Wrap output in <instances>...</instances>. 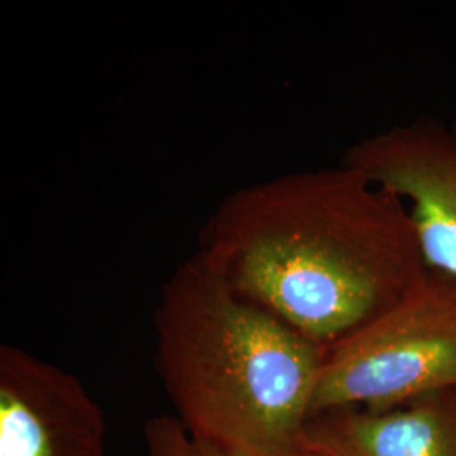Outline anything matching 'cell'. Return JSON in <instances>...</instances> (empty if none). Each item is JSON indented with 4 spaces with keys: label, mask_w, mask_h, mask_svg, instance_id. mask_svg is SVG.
Instances as JSON below:
<instances>
[{
    "label": "cell",
    "mask_w": 456,
    "mask_h": 456,
    "mask_svg": "<svg viewBox=\"0 0 456 456\" xmlns=\"http://www.w3.org/2000/svg\"><path fill=\"white\" fill-rule=\"evenodd\" d=\"M198 250L242 297L326 350L429 271L408 203L343 163L232 191Z\"/></svg>",
    "instance_id": "cell-1"
},
{
    "label": "cell",
    "mask_w": 456,
    "mask_h": 456,
    "mask_svg": "<svg viewBox=\"0 0 456 456\" xmlns=\"http://www.w3.org/2000/svg\"><path fill=\"white\" fill-rule=\"evenodd\" d=\"M154 363L193 436L247 456H306L326 348L237 293L200 250L166 279Z\"/></svg>",
    "instance_id": "cell-2"
},
{
    "label": "cell",
    "mask_w": 456,
    "mask_h": 456,
    "mask_svg": "<svg viewBox=\"0 0 456 456\" xmlns=\"http://www.w3.org/2000/svg\"><path fill=\"white\" fill-rule=\"evenodd\" d=\"M444 389H456V276L429 269L387 310L326 350L313 414L389 411Z\"/></svg>",
    "instance_id": "cell-3"
},
{
    "label": "cell",
    "mask_w": 456,
    "mask_h": 456,
    "mask_svg": "<svg viewBox=\"0 0 456 456\" xmlns=\"http://www.w3.org/2000/svg\"><path fill=\"white\" fill-rule=\"evenodd\" d=\"M340 163L408 203L428 269L456 276V124L423 115L362 137Z\"/></svg>",
    "instance_id": "cell-4"
},
{
    "label": "cell",
    "mask_w": 456,
    "mask_h": 456,
    "mask_svg": "<svg viewBox=\"0 0 456 456\" xmlns=\"http://www.w3.org/2000/svg\"><path fill=\"white\" fill-rule=\"evenodd\" d=\"M0 456H107V421L82 380L0 346Z\"/></svg>",
    "instance_id": "cell-5"
},
{
    "label": "cell",
    "mask_w": 456,
    "mask_h": 456,
    "mask_svg": "<svg viewBox=\"0 0 456 456\" xmlns=\"http://www.w3.org/2000/svg\"><path fill=\"white\" fill-rule=\"evenodd\" d=\"M306 456H456V389L429 392L389 411L313 414Z\"/></svg>",
    "instance_id": "cell-6"
},
{
    "label": "cell",
    "mask_w": 456,
    "mask_h": 456,
    "mask_svg": "<svg viewBox=\"0 0 456 456\" xmlns=\"http://www.w3.org/2000/svg\"><path fill=\"white\" fill-rule=\"evenodd\" d=\"M144 456H247L193 436L173 414H159L144 426Z\"/></svg>",
    "instance_id": "cell-7"
}]
</instances>
